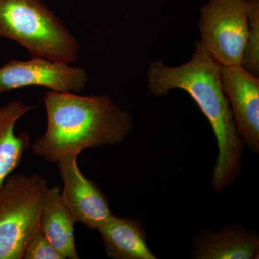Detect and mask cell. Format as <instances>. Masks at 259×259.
Returning <instances> with one entry per match:
<instances>
[{
  "instance_id": "cell-1",
  "label": "cell",
  "mask_w": 259,
  "mask_h": 259,
  "mask_svg": "<svg viewBox=\"0 0 259 259\" xmlns=\"http://www.w3.org/2000/svg\"><path fill=\"white\" fill-rule=\"evenodd\" d=\"M221 69L197 41L192 58L185 64L172 67L157 59L151 63L146 71L151 95L160 97L174 89L184 90L193 98L209 120L218 147L212 177V188L215 192L226 188L241 175L244 145L223 91Z\"/></svg>"
},
{
  "instance_id": "cell-6",
  "label": "cell",
  "mask_w": 259,
  "mask_h": 259,
  "mask_svg": "<svg viewBox=\"0 0 259 259\" xmlns=\"http://www.w3.org/2000/svg\"><path fill=\"white\" fill-rule=\"evenodd\" d=\"M86 70L40 57L11 60L0 67V94L30 86L79 93L88 83Z\"/></svg>"
},
{
  "instance_id": "cell-5",
  "label": "cell",
  "mask_w": 259,
  "mask_h": 259,
  "mask_svg": "<svg viewBox=\"0 0 259 259\" xmlns=\"http://www.w3.org/2000/svg\"><path fill=\"white\" fill-rule=\"evenodd\" d=\"M198 25L199 42L220 66H241L248 32L244 0H209Z\"/></svg>"
},
{
  "instance_id": "cell-8",
  "label": "cell",
  "mask_w": 259,
  "mask_h": 259,
  "mask_svg": "<svg viewBox=\"0 0 259 259\" xmlns=\"http://www.w3.org/2000/svg\"><path fill=\"white\" fill-rule=\"evenodd\" d=\"M221 81L237 131L243 143L259 152V78L241 66H221Z\"/></svg>"
},
{
  "instance_id": "cell-2",
  "label": "cell",
  "mask_w": 259,
  "mask_h": 259,
  "mask_svg": "<svg viewBox=\"0 0 259 259\" xmlns=\"http://www.w3.org/2000/svg\"><path fill=\"white\" fill-rule=\"evenodd\" d=\"M45 132L32 144V152L56 163L90 148L114 146L134 127L129 112L108 95L81 96L50 90L44 96Z\"/></svg>"
},
{
  "instance_id": "cell-9",
  "label": "cell",
  "mask_w": 259,
  "mask_h": 259,
  "mask_svg": "<svg viewBox=\"0 0 259 259\" xmlns=\"http://www.w3.org/2000/svg\"><path fill=\"white\" fill-rule=\"evenodd\" d=\"M191 255L197 259H258V236L239 223L217 231L202 230L194 239Z\"/></svg>"
},
{
  "instance_id": "cell-10",
  "label": "cell",
  "mask_w": 259,
  "mask_h": 259,
  "mask_svg": "<svg viewBox=\"0 0 259 259\" xmlns=\"http://www.w3.org/2000/svg\"><path fill=\"white\" fill-rule=\"evenodd\" d=\"M59 186L47 187L40 218V228L64 259L80 258L75 243L76 221L66 205Z\"/></svg>"
},
{
  "instance_id": "cell-3",
  "label": "cell",
  "mask_w": 259,
  "mask_h": 259,
  "mask_svg": "<svg viewBox=\"0 0 259 259\" xmlns=\"http://www.w3.org/2000/svg\"><path fill=\"white\" fill-rule=\"evenodd\" d=\"M0 37L20 44L32 57L71 64L79 45L42 0H0Z\"/></svg>"
},
{
  "instance_id": "cell-7",
  "label": "cell",
  "mask_w": 259,
  "mask_h": 259,
  "mask_svg": "<svg viewBox=\"0 0 259 259\" xmlns=\"http://www.w3.org/2000/svg\"><path fill=\"white\" fill-rule=\"evenodd\" d=\"M78 156H66L56 163L64 184L61 197L76 222L97 230L113 214L101 189L80 170Z\"/></svg>"
},
{
  "instance_id": "cell-14",
  "label": "cell",
  "mask_w": 259,
  "mask_h": 259,
  "mask_svg": "<svg viewBox=\"0 0 259 259\" xmlns=\"http://www.w3.org/2000/svg\"><path fill=\"white\" fill-rule=\"evenodd\" d=\"M23 259H64L41 230H37L24 250Z\"/></svg>"
},
{
  "instance_id": "cell-11",
  "label": "cell",
  "mask_w": 259,
  "mask_h": 259,
  "mask_svg": "<svg viewBox=\"0 0 259 259\" xmlns=\"http://www.w3.org/2000/svg\"><path fill=\"white\" fill-rule=\"evenodd\" d=\"M107 256L114 259H156L139 220L112 215L97 228Z\"/></svg>"
},
{
  "instance_id": "cell-4",
  "label": "cell",
  "mask_w": 259,
  "mask_h": 259,
  "mask_svg": "<svg viewBox=\"0 0 259 259\" xmlns=\"http://www.w3.org/2000/svg\"><path fill=\"white\" fill-rule=\"evenodd\" d=\"M47 179L39 174L10 175L0 189V259H23L40 229Z\"/></svg>"
},
{
  "instance_id": "cell-12",
  "label": "cell",
  "mask_w": 259,
  "mask_h": 259,
  "mask_svg": "<svg viewBox=\"0 0 259 259\" xmlns=\"http://www.w3.org/2000/svg\"><path fill=\"white\" fill-rule=\"evenodd\" d=\"M35 108L19 100L0 107V189L30 147V137L26 132L15 134L17 122Z\"/></svg>"
},
{
  "instance_id": "cell-13",
  "label": "cell",
  "mask_w": 259,
  "mask_h": 259,
  "mask_svg": "<svg viewBox=\"0 0 259 259\" xmlns=\"http://www.w3.org/2000/svg\"><path fill=\"white\" fill-rule=\"evenodd\" d=\"M248 15L246 47L241 66L253 76H259V0H244Z\"/></svg>"
}]
</instances>
